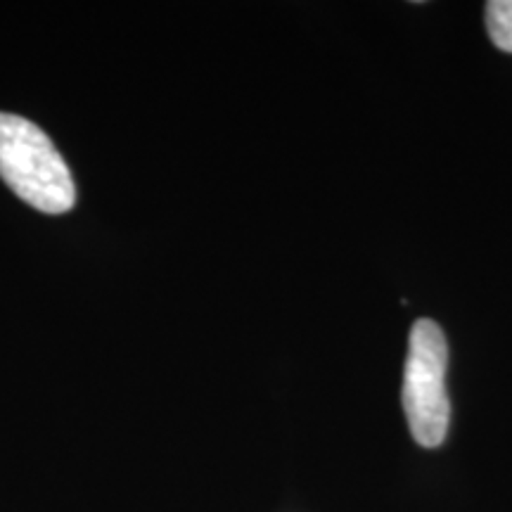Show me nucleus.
Segmentation results:
<instances>
[{"label": "nucleus", "mask_w": 512, "mask_h": 512, "mask_svg": "<svg viewBox=\"0 0 512 512\" xmlns=\"http://www.w3.org/2000/svg\"><path fill=\"white\" fill-rule=\"evenodd\" d=\"M486 31L498 50L512 53V0L486 3Z\"/></svg>", "instance_id": "7ed1b4c3"}, {"label": "nucleus", "mask_w": 512, "mask_h": 512, "mask_svg": "<svg viewBox=\"0 0 512 512\" xmlns=\"http://www.w3.org/2000/svg\"><path fill=\"white\" fill-rule=\"evenodd\" d=\"M448 344L444 330L430 318L413 323L403 366L401 401L413 439L425 448L444 444L451 420V403L446 394Z\"/></svg>", "instance_id": "f03ea898"}, {"label": "nucleus", "mask_w": 512, "mask_h": 512, "mask_svg": "<svg viewBox=\"0 0 512 512\" xmlns=\"http://www.w3.org/2000/svg\"><path fill=\"white\" fill-rule=\"evenodd\" d=\"M0 178L43 214H67L76 204L72 171L55 143L17 114L0 112Z\"/></svg>", "instance_id": "f257e3e1"}]
</instances>
